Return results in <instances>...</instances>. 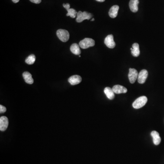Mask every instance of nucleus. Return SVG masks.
Here are the masks:
<instances>
[{"label": "nucleus", "mask_w": 164, "mask_h": 164, "mask_svg": "<svg viewBox=\"0 0 164 164\" xmlns=\"http://www.w3.org/2000/svg\"><path fill=\"white\" fill-rule=\"evenodd\" d=\"M95 21V19L93 18L91 20V21Z\"/></svg>", "instance_id": "25"}, {"label": "nucleus", "mask_w": 164, "mask_h": 164, "mask_svg": "<svg viewBox=\"0 0 164 164\" xmlns=\"http://www.w3.org/2000/svg\"><path fill=\"white\" fill-rule=\"evenodd\" d=\"M7 111V108L3 105H0V113H4Z\"/></svg>", "instance_id": "20"}, {"label": "nucleus", "mask_w": 164, "mask_h": 164, "mask_svg": "<svg viewBox=\"0 0 164 164\" xmlns=\"http://www.w3.org/2000/svg\"><path fill=\"white\" fill-rule=\"evenodd\" d=\"M69 83L72 85L78 84L82 81V78L79 75H73L68 80Z\"/></svg>", "instance_id": "9"}, {"label": "nucleus", "mask_w": 164, "mask_h": 164, "mask_svg": "<svg viewBox=\"0 0 164 164\" xmlns=\"http://www.w3.org/2000/svg\"><path fill=\"white\" fill-rule=\"evenodd\" d=\"M147 102V97L145 96H143L136 99L133 103L132 105L134 108L139 109L145 106Z\"/></svg>", "instance_id": "1"}, {"label": "nucleus", "mask_w": 164, "mask_h": 164, "mask_svg": "<svg viewBox=\"0 0 164 164\" xmlns=\"http://www.w3.org/2000/svg\"><path fill=\"white\" fill-rule=\"evenodd\" d=\"M151 135L153 138L154 144L156 145H159L161 142V138L159 133L156 131H153L151 132Z\"/></svg>", "instance_id": "12"}, {"label": "nucleus", "mask_w": 164, "mask_h": 164, "mask_svg": "<svg viewBox=\"0 0 164 164\" xmlns=\"http://www.w3.org/2000/svg\"><path fill=\"white\" fill-rule=\"evenodd\" d=\"M133 50H131V54L134 57H137L140 54L139 45L137 43H134L132 45Z\"/></svg>", "instance_id": "16"}, {"label": "nucleus", "mask_w": 164, "mask_h": 164, "mask_svg": "<svg viewBox=\"0 0 164 164\" xmlns=\"http://www.w3.org/2000/svg\"><path fill=\"white\" fill-rule=\"evenodd\" d=\"M112 89L114 92L117 94L124 93L127 92V89L126 88L120 85H115L112 88Z\"/></svg>", "instance_id": "10"}, {"label": "nucleus", "mask_w": 164, "mask_h": 164, "mask_svg": "<svg viewBox=\"0 0 164 164\" xmlns=\"http://www.w3.org/2000/svg\"><path fill=\"white\" fill-rule=\"evenodd\" d=\"M57 35L58 38L63 42H66L69 38V33L68 31L59 29L57 32Z\"/></svg>", "instance_id": "4"}, {"label": "nucleus", "mask_w": 164, "mask_h": 164, "mask_svg": "<svg viewBox=\"0 0 164 164\" xmlns=\"http://www.w3.org/2000/svg\"><path fill=\"white\" fill-rule=\"evenodd\" d=\"M30 1L32 3L36 4L40 3L42 1V0H30Z\"/></svg>", "instance_id": "21"}, {"label": "nucleus", "mask_w": 164, "mask_h": 164, "mask_svg": "<svg viewBox=\"0 0 164 164\" xmlns=\"http://www.w3.org/2000/svg\"><path fill=\"white\" fill-rule=\"evenodd\" d=\"M23 77L25 80V81L27 84H33V79L32 78V75L28 72H25L23 73Z\"/></svg>", "instance_id": "14"}, {"label": "nucleus", "mask_w": 164, "mask_h": 164, "mask_svg": "<svg viewBox=\"0 0 164 164\" xmlns=\"http://www.w3.org/2000/svg\"><path fill=\"white\" fill-rule=\"evenodd\" d=\"M104 43L108 48H114L115 46V43L114 40L113 35H109L106 36L104 40Z\"/></svg>", "instance_id": "7"}, {"label": "nucleus", "mask_w": 164, "mask_h": 164, "mask_svg": "<svg viewBox=\"0 0 164 164\" xmlns=\"http://www.w3.org/2000/svg\"><path fill=\"white\" fill-rule=\"evenodd\" d=\"M119 10V7L118 5H113L109 10L108 12L109 16L112 18H115L118 15Z\"/></svg>", "instance_id": "13"}, {"label": "nucleus", "mask_w": 164, "mask_h": 164, "mask_svg": "<svg viewBox=\"0 0 164 164\" xmlns=\"http://www.w3.org/2000/svg\"><path fill=\"white\" fill-rule=\"evenodd\" d=\"M139 0H130L129 3L130 9L133 12H136L138 11Z\"/></svg>", "instance_id": "11"}, {"label": "nucleus", "mask_w": 164, "mask_h": 164, "mask_svg": "<svg viewBox=\"0 0 164 164\" xmlns=\"http://www.w3.org/2000/svg\"><path fill=\"white\" fill-rule=\"evenodd\" d=\"M148 76V71L145 69L142 70L138 74V81L139 83L141 84H144Z\"/></svg>", "instance_id": "6"}, {"label": "nucleus", "mask_w": 164, "mask_h": 164, "mask_svg": "<svg viewBox=\"0 0 164 164\" xmlns=\"http://www.w3.org/2000/svg\"><path fill=\"white\" fill-rule=\"evenodd\" d=\"M77 17L76 21L78 23H81L84 20H89L92 17L93 15L91 13L87 12H82L79 11L77 13Z\"/></svg>", "instance_id": "2"}, {"label": "nucleus", "mask_w": 164, "mask_h": 164, "mask_svg": "<svg viewBox=\"0 0 164 164\" xmlns=\"http://www.w3.org/2000/svg\"><path fill=\"white\" fill-rule=\"evenodd\" d=\"M67 11H68V13L66 15L67 16H70L72 18H74L77 15L78 12H77L74 9L69 8Z\"/></svg>", "instance_id": "19"}, {"label": "nucleus", "mask_w": 164, "mask_h": 164, "mask_svg": "<svg viewBox=\"0 0 164 164\" xmlns=\"http://www.w3.org/2000/svg\"><path fill=\"white\" fill-rule=\"evenodd\" d=\"M70 50L73 54L77 55L80 54L81 50L80 45L77 43H73L71 45Z\"/></svg>", "instance_id": "17"}, {"label": "nucleus", "mask_w": 164, "mask_h": 164, "mask_svg": "<svg viewBox=\"0 0 164 164\" xmlns=\"http://www.w3.org/2000/svg\"><path fill=\"white\" fill-rule=\"evenodd\" d=\"M63 6L67 10L69 9L70 8V5L69 4V3H67V4H63Z\"/></svg>", "instance_id": "22"}, {"label": "nucleus", "mask_w": 164, "mask_h": 164, "mask_svg": "<svg viewBox=\"0 0 164 164\" xmlns=\"http://www.w3.org/2000/svg\"><path fill=\"white\" fill-rule=\"evenodd\" d=\"M95 45V41L93 39L85 38L81 41L79 43L80 47L83 49H86L91 47H93Z\"/></svg>", "instance_id": "3"}, {"label": "nucleus", "mask_w": 164, "mask_h": 164, "mask_svg": "<svg viewBox=\"0 0 164 164\" xmlns=\"http://www.w3.org/2000/svg\"><path fill=\"white\" fill-rule=\"evenodd\" d=\"M138 73L135 69H129V73L128 74L129 80L131 84L135 83V81L138 77Z\"/></svg>", "instance_id": "5"}, {"label": "nucleus", "mask_w": 164, "mask_h": 164, "mask_svg": "<svg viewBox=\"0 0 164 164\" xmlns=\"http://www.w3.org/2000/svg\"><path fill=\"white\" fill-rule=\"evenodd\" d=\"M36 60V57L34 54L30 55L26 59L25 62L27 64L29 65H33L34 63Z\"/></svg>", "instance_id": "18"}, {"label": "nucleus", "mask_w": 164, "mask_h": 164, "mask_svg": "<svg viewBox=\"0 0 164 164\" xmlns=\"http://www.w3.org/2000/svg\"><path fill=\"white\" fill-rule=\"evenodd\" d=\"M12 1H13L14 3H17V2H19V0H12Z\"/></svg>", "instance_id": "23"}, {"label": "nucleus", "mask_w": 164, "mask_h": 164, "mask_svg": "<svg viewBox=\"0 0 164 164\" xmlns=\"http://www.w3.org/2000/svg\"><path fill=\"white\" fill-rule=\"evenodd\" d=\"M96 1H99V2H102L105 1V0H96Z\"/></svg>", "instance_id": "24"}, {"label": "nucleus", "mask_w": 164, "mask_h": 164, "mask_svg": "<svg viewBox=\"0 0 164 164\" xmlns=\"http://www.w3.org/2000/svg\"><path fill=\"white\" fill-rule=\"evenodd\" d=\"M8 119L5 116H2L0 118V130L1 131H5L8 126Z\"/></svg>", "instance_id": "8"}, {"label": "nucleus", "mask_w": 164, "mask_h": 164, "mask_svg": "<svg viewBox=\"0 0 164 164\" xmlns=\"http://www.w3.org/2000/svg\"><path fill=\"white\" fill-rule=\"evenodd\" d=\"M104 92L106 96L109 99L112 100L115 98V93L112 89L109 87H106L104 89Z\"/></svg>", "instance_id": "15"}]
</instances>
